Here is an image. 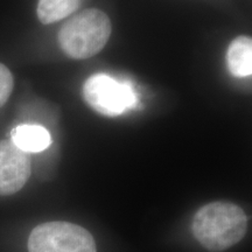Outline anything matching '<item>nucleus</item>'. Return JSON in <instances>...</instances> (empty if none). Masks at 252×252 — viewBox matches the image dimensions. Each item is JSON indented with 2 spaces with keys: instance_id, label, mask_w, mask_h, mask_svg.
Segmentation results:
<instances>
[{
  "instance_id": "obj_1",
  "label": "nucleus",
  "mask_w": 252,
  "mask_h": 252,
  "mask_svg": "<svg viewBox=\"0 0 252 252\" xmlns=\"http://www.w3.org/2000/svg\"><path fill=\"white\" fill-rule=\"evenodd\" d=\"M248 230V216L237 204L216 201L201 207L191 222V232L204 249L220 252L242 241Z\"/></svg>"
},
{
  "instance_id": "obj_2",
  "label": "nucleus",
  "mask_w": 252,
  "mask_h": 252,
  "mask_svg": "<svg viewBox=\"0 0 252 252\" xmlns=\"http://www.w3.org/2000/svg\"><path fill=\"white\" fill-rule=\"evenodd\" d=\"M111 23L104 12L96 8L69 19L59 32V45L64 54L75 60H86L98 54L110 39Z\"/></svg>"
},
{
  "instance_id": "obj_3",
  "label": "nucleus",
  "mask_w": 252,
  "mask_h": 252,
  "mask_svg": "<svg viewBox=\"0 0 252 252\" xmlns=\"http://www.w3.org/2000/svg\"><path fill=\"white\" fill-rule=\"evenodd\" d=\"M83 97L94 111L117 117L135 109L138 96L130 82H119L106 74H94L83 86Z\"/></svg>"
},
{
  "instance_id": "obj_4",
  "label": "nucleus",
  "mask_w": 252,
  "mask_h": 252,
  "mask_svg": "<svg viewBox=\"0 0 252 252\" xmlns=\"http://www.w3.org/2000/svg\"><path fill=\"white\" fill-rule=\"evenodd\" d=\"M30 252H97L93 235L69 222H47L37 225L28 238Z\"/></svg>"
},
{
  "instance_id": "obj_5",
  "label": "nucleus",
  "mask_w": 252,
  "mask_h": 252,
  "mask_svg": "<svg viewBox=\"0 0 252 252\" xmlns=\"http://www.w3.org/2000/svg\"><path fill=\"white\" fill-rule=\"evenodd\" d=\"M32 173L28 153L18 149L11 140L0 141V195L18 193Z\"/></svg>"
},
{
  "instance_id": "obj_6",
  "label": "nucleus",
  "mask_w": 252,
  "mask_h": 252,
  "mask_svg": "<svg viewBox=\"0 0 252 252\" xmlns=\"http://www.w3.org/2000/svg\"><path fill=\"white\" fill-rule=\"evenodd\" d=\"M11 141L26 153L42 152L52 144V135L40 125L24 124L11 132Z\"/></svg>"
},
{
  "instance_id": "obj_7",
  "label": "nucleus",
  "mask_w": 252,
  "mask_h": 252,
  "mask_svg": "<svg viewBox=\"0 0 252 252\" xmlns=\"http://www.w3.org/2000/svg\"><path fill=\"white\" fill-rule=\"evenodd\" d=\"M226 65L236 77H248L252 74V40L241 35L230 43L226 52Z\"/></svg>"
},
{
  "instance_id": "obj_8",
  "label": "nucleus",
  "mask_w": 252,
  "mask_h": 252,
  "mask_svg": "<svg viewBox=\"0 0 252 252\" xmlns=\"http://www.w3.org/2000/svg\"><path fill=\"white\" fill-rule=\"evenodd\" d=\"M80 2L81 0H39L37 18L45 25L56 23L74 13Z\"/></svg>"
},
{
  "instance_id": "obj_9",
  "label": "nucleus",
  "mask_w": 252,
  "mask_h": 252,
  "mask_svg": "<svg viewBox=\"0 0 252 252\" xmlns=\"http://www.w3.org/2000/svg\"><path fill=\"white\" fill-rule=\"evenodd\" d=\"M14 87L13 75L6 65L0 63V108L7 102Z\"/></svg>"
}]
</instances>
